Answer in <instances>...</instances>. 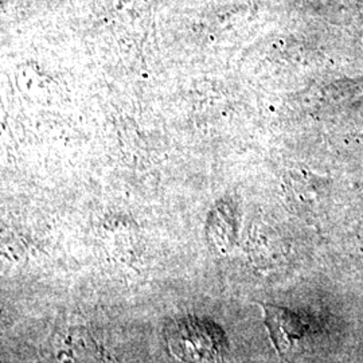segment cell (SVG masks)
<instances>
[{"label": "cell", "instance_id": "obj_1", "mask_svg": "<svg viewBox=\"0 0 363 363\" xmlns=\"http://www.w3.org/2000/svg\"><path fill=\"white\" fill-rule=\"evenodd\" d=\"M169 354L181 363H220L228 340L220 325L208 319L184 316L164 328Z\"/></svg>", "mask_w": 363, "mask_h": 363}, {"label": "cell", "instance_id": "obj_2", "mask_svg": "<svg viewBox=\"0 0 363 363\" xmlns=\"http://www.w3.org/2000/svg\"><path fill=\"white\" fill-rule=\"evenodd\" d=\"M264 311V323L269 333L273 347L281 359L296 350L300 340L307 334V323L303 318L279 306L261 304Z\"/></svg>", "mask_w": 363, "mask_h": 363}, {"label": "cell", "instance_id": "obj_3", "mask_svg": "<svg viewBox=\"0 0 363 363\" xmlns=\"http://www.w3.org/2000/svg\"><path fill=\"white\" fill-rule=\"evenodd\" d=\"M52 363H108V357L89 331L72 328L58 339Z\"/></svg>", "mask_w": 363, "mask_h": 363}]
</instances>
